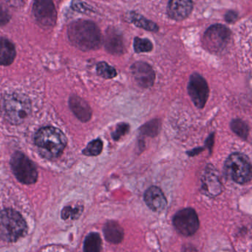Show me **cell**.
Listing matches in <instances>:
<instances>
[{
	"label": "cell",
	"mask_w": 252,
	"mask_h": 252,
	"mask_svg": "<svg viewBox=\"0 0 252 252\" xmlns=\"http://www.w3.org/2000/svg\"><path fill=\"white\" fill-rule=\"evenodd\" d=\"M67 35L72 45L84 51L95 50L101 46V32L91 21L73 22L69 25Z\"/></svg>",
	"instance_id": "cell-1"
},
{
	"label": "cell",
	"mask_w": 252,
	"mask_h": 252,
	"mask_svg": "<svg viewBox=\"0 0 252 252\" xmlns=\"http://www.w3.org/2000/svg\"><path fill=\"white\" fill-rule=\"evenodd\" d=\"M35 143L39 153L46 158L61 156L67 145V138L58 128L47 126L36 132Z\"/></svg>",
	"instance_id": "cell-2"
},
{
	"label": "cell",
	"mask_w": 252,
	"mask_h": 252,
	"mask_svg": "<svg viewBox=\"0 0 252 252\" xmlns=\"http://www.w3.org/2000/svg\"><path fill=\"white\" fill-rule=\"evenodd\" d=\"M28 226L22 215L7 209L0 212V237L7 242H16L25 236Z\"/></svg>",
	"instance_id": "cell-3"
},
{
	"label": "cell",
	"mask_w": 252,
	"mask_h": 252,
	"mask_svg": "<svg viewBox=\"0 0 252 252\" xmlns=\"http://www.w3.org/2000/svg\"><path fill=\"white\" fill-rule=\"evenodd\" d=\"M226 175L239 184H244L252 179V165L246 155L236 153L231 155L225 162Z\"/></svg>",
	"instance_id": "cell-4"
},
{
	"label": "cell",
	"mask_w": 252,
	"mask_h": 252,
	"mask_svg": "<svg viewBox=\"0 0 252 252\" xmlns=\"http://www.w3.org/2000/svg\"><path fill=\"white\" fill-rule=\"evenodd\" d=\"M3 107L8 120L14 125L22 123L29 116L32 110L28 97L15 93L5 97Z\"/></svg>",
	"instance_id": "cell-5"
},
{
	"label": "cell",
	"mask_w": 252,
	"mask_h": 252,
	"mask_svg": "<svg viewBox=\"0 0 252 252\" xmlns=\"http://www.w3.org/2000/svg\"><path fill=\"white\" fill-rule=\"evenodd\" d=\"M230 39V30L224 25L216 24L209 27L204 33L203 44L209 52L219 53L226 48Z\"/></svg>",
	"instance_id": "cell-6"
},
{
	"label": "cell",
	"mask_w": 252,
	"mask_h": 252,
	"mask_svg": "<svg viewBox=\"0 0 252 252\" xmlns=\"http://www.w3.org/2000/svg\"><path fill=\"white\" fill-rule=\"evenodd\" d=\"M11 168L14 175L20 182L32 184L37 181L38 173L36 166L23 153L16 152L11 160Z\"/></svg>",
	"instance_id": "cell-7"
},
{
	"label": "cell",
	"mask_w": 252,
	"mask_h": 252,
	"mask_svg": "<svg viewBox=\"0 0 252 252\" xmlns=\"http://www.w3.org/2000/svg\"><path fill=\"white\" fill-rule=\"evenodd\" d=\"M173 225L178 233L189 236L196 233L199 229L200 222L195 209L186 208L174 215Z\"/></svg>",
	"instance_id": "cell-8"
},
{
	"label": "cell",
	"mask_w": 252,
	"mask_h": 252,
	"mask_svg": "<svg viewBox=\"0 0 252 252\" xmlns=\"http://www.w3.org/2000/svg\"><path fill=\"white\" fill-rule=\"evenodd\" d=\"M187 90L194 105L199 109H203L209 95V86L205 79L198 73H193L190 77Z\"/></svg>",
	"instance_id": "cell-9"
},
{
	"label": "cell",
	"mask_w": 252,
	"mask_h": 252,
	"mask_svg": "<svg viewBox=\"0 0 252 252\" xmlns=\"http://www.w3.org/2000/svg\"><path fill=\"white\" fill-rule=\"evenodd\" d=\"M33 13L36 22L42 28H50L56 24L57 13L53 0H34Z\"/></svg>",
	"instance_id": "cell-10"
},
{
	"label": "cell",
	"mask_w": 252,
	"mask_h": 252,
	"mask_svg": "<svg viewBox=\"0 0 252 252\" xmlns=\"http://www.w3.org/2000/svg\"><path fill=\"white\" fill-rule=\"evenodd\" d=\"M222 187L218 170L211 164L207 166L201 178L203 194L210 198H215L222 192Z\"/></svg>",
	"instance_id": "cell-11"
},
{
	"label": "cell",
	"mask_w": 252,
	"mask_h": 252,
	"mask_svg": "<svg viewBox=\"0 0 252 252\" xmlns=\"http://www.w3.org/2000/svg\"><path fill=\"white\" fill-rule=\"evenodd\" d=\"M132 76L140 87L150 88L154 84L156 73L153 67L143 62H138L131 67Z\"/></svg>",
	"instance_id": "cell-12"
},
{
	"label": "cell",
	"mask_w": 252,
	"mask_h": 252,
	"mask_svg": "<svg viewBox=\"0 0 252 252\" xmlns=\"http://www.w3.org/2000/svg\"><path fill=\"white\" fill-rule=\"evenodd\" d=\"M193 9L191 0H170L167 13L171 19L181 21L187 19Z\"/></svg>",
	"instance_id": "cell-13"
},
{
	"label": "cell",
	"mask_w": 252,
	"mask_h": 252,
	"mask_svg": "<svg viewBox=\"0 0 252 252\" xmlns=\"http://www.w3.org/2000/svg\"><path fill=\"white\" fill-rule=\"evenodd\" d=\"M144 201L146 205L154 212L164 210L167 205L164 192L157 187H151L145 191Z\"/></svg>",
	"instance_id": "cell-14"
},
{
	"label": "cell",
	"mask_w": 252,
	"mask_h": 252,
	"mask_svg": "<svg viewBox=\"0 0 252 252\" xmlns=\"http://www.w3.org/2000/svg\"><path fill=\"white\" fill-rule=\"evenodd\" d=\"M105 46L108 52L111 54H122L125 50L123 37L116 30L109 28L105 35Z\"/></svg>",
	"instance_id": "cell-15"
},
{
	"label": "cell",
	"mask_w": 252,
	"mask_h": 252,
	"mask_svg": "<svg viewBox=\"0 0 252 252\" xmlns=\"http://www.w3.org/2000/svg\"><path fill=\"white\" fill-rule=\"evenodd\" d=\"M69 104L70 109L80 121L83 122L90 121L92 116V110L91 107L84 99L77 95H73L70 97Z\"/></svg>",
	"instance_id": "cell-16"
},
{
	"label": "cell",
	"mask_w": 252,
	"mask_h": 252,
	"mask_svg": "<svg viewBox=\"0 0 252 252\" xmlns=\"http://www.w3.org/2000/svg\"><path fill=\"white\" fill-rule=\"evenodd\" d=\"M103 232L105 239L109 243L118 244L123 240L125 235L123 228L115 221H108L104 226Z\"/></svg>",
	"instance_id": "cell-17"
},
{
	"label": "cell",
	"mask_w": 252,
	"mask_h": 252,
	"mask_svg": "<svg viewBox=\"0 0 252 252\" xmlns=\"http://www.w3.org/2000/svg\"><path fill=\"white\" fill-rule=\"evenodd\" d=\"M16 49L14 44L6 38L0 37V64L8 66L14 63Z\"/></svg>",
	"instance_id": "cell-18"
},
{
	"label": "cell",
	"mask_w": 252,
	"mask_h": 252,
	"mask_svg": "<svg viewBox=\"0 0 252 252\" xmlns=\"http://www.w3.org/2000/svg\"><path fill=\"white\" fill-rule=\"evenodd\" d=\"M129 19L136 26L143 28L146 31H149V32H156L158 31V26L156 23L146 19L138 13L131 12L129 14Z\"/></svg>",
	"instance_id": "cell-19"
},
{
	"label": "cell",
	"mask_w": 252,
	"mask_h": 252,
	"mask_svg": "<svg viewBox=\"0 0 252 252\" xmlns=\"http://www.w3.org/2000/svg\"><path fill=\"white\" fill-rule=\"evenodd\" d=\"M101 236L99 234L91 233L87 235L84 240V250L86 252H98L101 250Z\"/></svg>",
	"instance_id": "cell-20"
},
{
	"label": "cell",
	"mask_w": 252,
	"mask_h": 252,
	"mask_svg": "<svg viewBox=\"0 0 252 252\" xmlns=\"http://www.w3.org/2000/svg\"><path fill=\"white\" fill-rule=\"evenodd\" d=\"M231 128L235 134L246 140L249 136V127L247 124L241 119H234L231 123Z\"/></svg>",
	"instance_id": "cell-21"
},
{
	"label": "cell",
	"mask_w": 252,
	"mask_h": 252,
	"mask_svg": "<svg viewBox=\"0 0 252 252\" xmlns=\"http://www.w3.org/2000/svg\"><path fill=\"white\" fill-rule=\"evenodd\" d=\"M97 73L102 78L110 79L117 76L116 70L105 62H101L97 64Z\"/></svg>",
	"instance_id": "cell-22"
},
{
	"label": "cell",
	"mask_w": 252,
	"mask_h": 252,
	"mask_svg": "<svg viewBox=\"0 0 252 252\" xmlns=\"http://www.w3.org/2000/svg\"><path fill=\"white\" fill-rule=\"evenodd\" d=\"M83 210H84V207L82 205H77L75 206L68 205L63 209V212H62V217L64 220L77 219L79 218Z\"/></svg>",
	"instance_id": "cell-23"
},
{
	"label": "cell",
	"mask_w": 252,
	"mask_h": 252,
	"mask_svg": "<svg viewBox=\"0 0 252 252\" xmlns=\"http://www.w3.org/2000/svg\"><path fill=\"white\" fill-rule=\"evenodd\" d=\"M103 150V142L101 139H95L87 144L83 150V154L87 156H97L101 154Z\"/></svg>",
	"instance_id": "cell-24"
},
{
	"label": "cell",
	"mask_w": 252,
	"mask_h": 252,
	"mask_svg": "<svg viewBox=\"0 0 252 252\" xmlns=\"http://www.w3.org/2000/svg\"><path fill=\"white\" fill-rule=\"evenodd\" d=\"M134 50L137 53H147L153 50V45L148 39L136 37L134 39Z\"/></svg>",
	"instance_id": "cell-25"
},
{
	"label": "cell",
	"mask_w": 252,
	"mask_h": 252,
	"mask_svg": "<svg viewBox=\"0 0 252 252\" xmlns=\"http://www.w3.org/2000/svg\"><path fill=\"white\" fill-rule=\"evenodd\" d=\"M159 122L157 119L148 122L145 124L143 126L141 127V132L146 136H150V137H154L157 136L158 133Z\"/></svg>",
	"instance_id": "cell-26"
},
{
	"label": "cell",
	"mask_w": 252,
	"mask_h": 252,
	"mask_svg": "<svg viewBox=\"0 0 252 252\" xmlns=\"http://www.w3.org/2000/svg\"><path fill=\"white\" fill-rule=\"evenodd\" d=\"M129 125L126 123H120L117 125L116 129L112 133V139L118 141L122 136H125L129 132Z\"/></svg>",
	"instance_id": "cell-27"
},
{
	"label": "cell",
	"mask_w": 252,
	"mask_h": 252,
	"mask_svg": "<svg viewBox=\"0 0 252 252\" xmlns=\"http://www.w3.org/2000/svg\"><path fill=\"white\" fill-rule=\"evenodd\" d=\"M11 19V15L4 7L0 5V26L6 25Z\"/></svg>",
	"instance_id": "cell-28"
},
{
	"label": "cell",
	"mask_w": 252,
	"mask_h": 252,
	"mask_svg": "<svg viewBox=\"0 0 252 252\" xmlns=\"http://www.w3.org/2000/svg\"><path fill=\"white\" fill-rule=\"evenodd\" d=\"M225 19H226V22H229V23H233L237 19V14L235 11H229L226 14Z\"/></svg>",
	"instance_id": "cell-29"
},
{
	"label": "cell",
	"mask_w": 252,
	"mask_h": 252,
	"mask_svg": "<svg viewBox=\"0 0 252 252\" xmlns=\"http://www.w3.org/2000/svg\"><path fill=\"white\" fill-rule=\"evenodd\" d=\"M4 2L10 6L14 7V8H19L23 4L24 0H4Z\"/></svg>",
	"instance_id": "cell-30"
},
{
	"label": "cell",
	"mask_w": 252,
	"mask_h": 252,
	"mask_svg": "<svg viewBox=\"0 0 252 252\" xmlns=\"http://www.w3.org/2000/svg\"><path fill=\"white\" fill-rule=\"evenodd\" d=\"M214 137H215V135H214V133H212V134H211L209 137L206 139L205 142V146L209 148V151L210 152H212V146H213L214 144Z\"/></svg>",
	"instance_id": "cell-31"
},
{
	"label": "cell",
	"mask_w": 252,
	"mask_h": 252,
	"mask_svg": "<svg viewBox=\"0 0 252 252\" xmlns=\"http://www.w3.org/2000/svg\"><path fill=\"white\" fill-rule=\"evenodd\" d=\"M204 150V148H196V149H195V150H191V151L188 152V155L189 156H195V155L199 154L200 153H201V152Z\"/></svg>",
	"instance_id": "cell-32"
}]
</instances>
